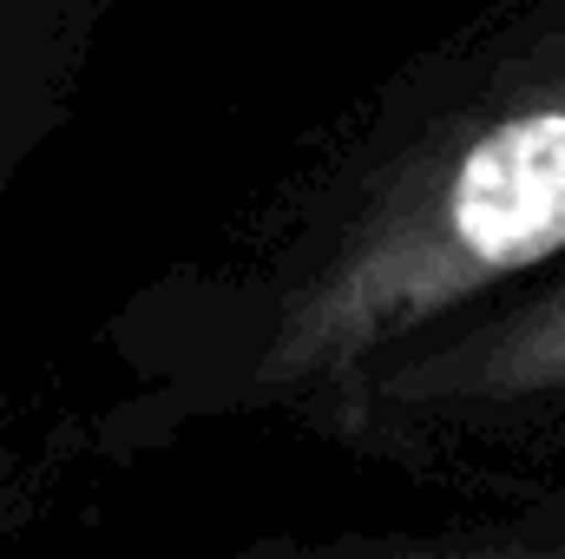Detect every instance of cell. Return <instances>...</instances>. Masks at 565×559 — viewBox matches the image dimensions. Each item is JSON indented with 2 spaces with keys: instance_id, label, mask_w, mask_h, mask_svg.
I'll return each instance as SVG.
<instances>
[{
  "instance_id": "cell-1",
  "label": "cell",
  "mask_w": 565,
  "mask_h": 559,
  "mask_svg": "<svg viewBox=\"0 0 565 559\" xmlns=\"http://www.w3.org/2000/svg\"><path fill=\"white\" fill-rule=\"evenodd\" d=\"M565 257V0L520 7L375 158L289 289L264 376L369 382L427 329Z\"/></svg>"
},
{
  "instance_id": "cell-2",
  "label": "cell",
  "mask_w": 565,
  "mask_h": 559,
  "mask_svg": "<svg viewBox=\"0 0 565 559\" xmlns=\"http://www.w3.org/2000/svg\"><path fill=\"white\" fill-rule=\"evenodd\" d=\"M362 402L415 421H565V257L388 356Z\"/></svg>"
}]
</instances>
